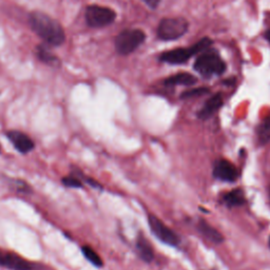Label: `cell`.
I'll return each mask as SVG.
<instances>
[{"label": "cell", "mask_w": 270, "mask_h": 270, "mask_svg": "<svg viewBox=\"0 0 270 270\" xmlns=\"http://www.w3.org/2000/svg\"><path fill=\"white\" fill-rule=\"evenodd\" d=\"M29 24L37 36L47 44L58 46L66 40L65 31H63L61 24L43 12H32L29 15Z\"/></svg>", "instance_id": "cell-1"}, {"label": "cell", "mask_w": 270, "mask_h": 270, "mask_svg": "<svg viewBox=\"0 0 270 270\" xmlns=\"http://www.w3.org/2000/svg\"><path fill=\"white\" fill-rule=\"evenodd\" d=\"M211 44L212 40L206 37L189 47H179V49L165 52L161 55L160 59L161 61L171 63V65H180V63L186 62L190 57L194 56L195 54L208 50Z\"/></svg>", "instance_id": "cell-2"}, {"label": "cell", "mask_w": 270, "mask_h": 270, "mask_svg": "<svg viewBox=\"0 0 270 270\" xmlns=\"http://www.w3.org/2000/svg\"><path fill=\"white\" fill-rule=\"evenodd\" d=\"M194 70L204 77L222 75L226 71V63L216 51L206 50L195 60Z\"/></svg>", "instance_id": "cell-3"}, {"label": "cell", "mask_w": 270, "mask_h": 270, "mask_svg": "<svg viewBox=\"0 0 270 270\" xmlns=\"http://www.w3.org/2000/svg\"><path fill=\"white\" fill-rule=\"evenodd\" d=\"M146 35L138 29L125 30L117 35L115 39V49L121 55H128L134 52L145 41Z\"/></svg>", "instance_id": "cell-4"}, {"label": "cell", "mask_w": 270, "mask_h": 270, "mask_svg": "<svg viewBox=\"0 0 270 270\" xmlns=\"http://www.w3.org/2000/svg\"><path fill=\"white\" fill-rule=\"evenodd\" d=\"M189 23L182 17L165 18L157 28V36L162 40H176L185 35L188 31Z\"/></svg>", "instance_id": "cell-5"}, {"label": "cell", "mask_w": 270, "mask_h": 270, "mask_svg": "<svg viewBox=\"0 0 270 270\" xmlns=\"http://www.w3.org/2000/svg\"><path fill=\"white\" fill-rule=\"evenodd\" d=\"M86 21L92 28H103L112 23L116 18V13L110 8L97 5L89 6L86 9Z\"/></svg>", "instance_id": "cell-6"}, {"label": "cell", "mask_w": 270, "mask_h": 270, "mask_svg": "<svg viewBox=\"0 0 270 270\" xmlns=\"http://www.w3.org/2000/svg\"><path fill=\"white\" fill-rule=\"evenodd\" d=\"M0 267L9 270H39L41 265L23 259L18 253L0 248Z\"/></svg>", "instance_id": "cell-7"}, {"label": "cell", "mask_w": 270, "mask_h": 270, "mask_svg": "<svg viewBox=\"0 0 270 270\" xmlns=\"http://www.w3.org/2000/svg\"><path fill=\"white\" fill-rule=\"evenodd\" d=\"M148 223L152 233L157 237L161 242L169 246H178L181 242L179 235L170 229L163 220H161L156 215L149 214Z\"/></svg>", "instance_id": "cell-8"}, {"label": "cell", "mask_w": 270, "mask_h": 270, "mask_svg": "<svg viewBox=\"0 0 270 270\" xmlns=\"http://www.w3.org/2000/svg\"><path fill=\"white\" fill-rule=\"evenodd\" d=\"M6 136L13 145L14 149L20 154H29L36 147L35 141L27 133L19 130H8L6 131Z\"/></svg>", "instance_id": "cell-9"}, {"label": "cell", "mask_w": 270, "mask_h": 270, "mask_svg": "<svg viewBox=\"0 0 270 270\" xmlns=\"http://www.w3.org/2000/svg\"><path fill=\"white\" fill-rule=\"evenodd\" d=\"M239 170L229 161L220 158L214 163L213 177L216 180L226 183H233L239 179Z\"/></svg>", "instance_id": "cell-10"}, {"label": "cell", "mask_w": 270, "mask_h": 270, "mask_svg": "<svg viewBox=\"0 0 270 270\" xmlns=\"http://www.w3.org/2000/svg\"><path fill=\"white\" fill-rule=\"evenodd\" d=\"M197 227H198V230L200 231V233L205 237V239H207L209 242H211L215 245L222 244L224 242V236L220 234V232L216 228L211 226L207 220H205L203 218L199 219Z\"/></svg>", "instance_id": "cell-11"}, {"label": "cell", "mask_w": 270, "mask_h": 270, "mask_svg": "<svg viewBox=\"0 0 270 270\" xmlns=\"http://www.w3.org/2000/svg\"><path fill=\"white\" fill-rule=\"evenodd\" d=\"M222 105H223V97H222L220 94H215L211 99L206 102L204 107L198 113V116L201 119H207L216 112V111L222 107Z\"/></svg>", "instance_id": "cell-12"}, {"label": "cell", "mask_w": 270, "mask_h": 270, "mask_svg": "<svg viewBox=\"0 0 270 270\" xmlns=\"http://www.w3.org/2000/svg\"><path fill=\"white\" fill-rule=\"evenodd\" d=\"M136 251L139 258L147 263H150L154 259V251L152 245L146 239L144 234L139 233L136 240Z\"/></svg>", "instance_id": "cell-13"}, {"label": "cell", "mask_w": 270, "mask_h": 270, "mask_svg": "<svg viewBox=\"0 0 270 270\" xmlns=\"http://www.w3.org/2000/svg\"><path fill=\"white\" fill-rule=\"evenodd\" d=\"M223 202L229 208L240 207V206L244 205L246 202L245 193L240 188L233 189L231 191H228L223 195Z\"/></svg>", "instance_id": "cell-14"}, {"label": "cell", "mask_w": 270, "mask_h": 270, "mask_svg": "<svg viewBox=\"0 0 270 270\" xmlns=\"http://www.w3.org/2000/svg\"><path fill=\"white\" fill-rule=\"evenodd\" d=\"M198 82L195 76L189 73H179L177 75H173L167 79H165V85L167 86H192Z\"/></svg>", "instance_id": "cell-15"}, {"label": "cell", "mask_w": 270, "mask_h": 270, "mask_svg": "<svg viewBox=\"0 0 270 270\" xmlns=\"http://www.w3.org/2000/svg\"><path fill=\"white\" fill-rule=\"evenodd\" d=\"M8 184L13 191L20 193V194L29 195V194H32L34 192V190H33V188H32V186L24 180L8 179Z\"/></svg>", "instance_id": "cell-16"}, {"label": "cell", "mask_w": 270, "mask_h": 270, "mask_svg": "<svg viewBox=\"0 0 270 270\" xmlns=\"http://www.w3.org/2000/svg\"><path fill=\"white\" fill-rule=\"evenodd\" d=\"M257 134H258V141L261 146H264L270 141V114L266 116L259 125Z\"/></svg>", "instance_id": "cell-17"}, {"label": "cell", "mask_w": 270, "mask_h": 270, "mask_svg": "<svg viewBox=\"0 0 270 270\" xmlns=\"http://www.w3.org/2000/svg\"><path fill=\"white\" fill-rule=\"evenodd\" d=\"M37 56L38 58L44 62L45 65L51 66V67H59L60 66V60L58 57H56L52 52H50L44 46L39 45L37 46Z\"/></svg>", "instance_id": "cell-18"}, {"label": "cell", "mask_w": 270, "mask_h": 270, "mask_svg": "<svg viewBox=\"0 0 270 270\" xmlns=\"http://www.w3.org/2000/svg\"><path fill=\"white\" fill-rule=\"evenodd\" d=\"M82 253L84 258L91 263L94 267H97V268H102L104 266V262L101 258V256L99 253L94 250V248H92L89 245H84L82 246Z\"/></svg>", "instance_id": "cell-19"}, {"label": "cell", "mask_w": 270, "mask_h": 270, "mask_svg": "<svg viewBox=\"0 0 270 270\" xmlns=\"http://www.w3.org/2000/svg\"><path fill=\"white\" fill-rule=\"evenodd\" d=\"M71 173H73L74 176H76L79 180H81V181L84 183V185L87 184V185H89V186H91V187H93V188L103 189V186H102L96 180H94V179L88 177L87 174H85L81 169L77 168L76 166L71 167Z\"/></svg>", "instance_id": "cell-20"}, {"label": "cell", "mask_w": 270, "mask_h": 270, "mask_svg": "<svg viewBox=\"0 0 270 270\" xmlns=\"http://www.w3.org/2000/svg\"><path fill=\"white\" fill-rule=\"evenodd\" d=\"M61 184L65 187L71 188V189H82V188H84V183L71 172H70V174H68V176L63 177L61 179Z\"/></svg>", "instance_id": "cell-21"}, {"label": "cell", "mask_w": 270, "mask_h": 270, "mask_svg": "<svg viewBox=\"0 0 270 270\" xmlns=\"http://www.w3.org/2000/svg\"><path fill=\"white\" fill-rule=\"evenodd\" d=\"M207 92H209V90L207 88H197V89H192V90L184 92L181 97L182 99H190V97H194V96H201V95H204Z\"/></svg>", "instance_id": "cell-22"}, {"label": "cell", "mask_w": 270, "mask_h": 270, "mask_svg": "<svg viewBox=\"0 0 270 270\" xmlns=\"http://www.w3.org/2000/svg\"><path fill=\"white\" fill-rule=\"evenodd\" d=\"M162 0H144V3L151 9H156L158 6H160Z\"/></svg>", "instance_id": "cell-23"}, {"label": "cell", "mask_w": 270, "mask_h": 270, "mask_svg": "<svg viewBox=\"0 0 270 270\" xmlns=\"http://www.w3.org/2000/svg\"><path fill=\"white\" fill-rule=\"evenodd\" d=\"M265 38L269 41V43H270V30H267L266 32H265Z\"/></svg>", "instance_id": "cell-24"}, {"label": "cell", "mask_w": 270, "mask_h": 270, "mask_svg": "<svg viewBox=\"0 0 270 270\" xmlns=\"http://www.w3.org/2000/svg\"><path fill=\"white\" fill-rule=\"evenodd\" d=\"M0 153H2V145H0Z\"/></svg>", "instance_id": "cell-25"}, {"label": "cell", "mask_w": 270, "mask_h": 270, "mask_svg": "<svg viewBox=\"0 0 270 270\" xmlns=\"http://www.w3.org/2000/svg\"><path fill=\"white\" fill-rule=\"evenodd\" d=\"M269 199H270V188H269Z\"/></svg>", "instance_id": "cell-26"}, {"label": "cell", "mask_w": 270, "mask_h": 270, "mask_svg": "<svg viewBox=\"0 0 270 270\" xmlns=\"http://www.w3.org/2000/svg\"><path fill=\"white\" fill-rule=\"evenodd\" d=\"M269 246H270V237H269Z\"/></svg>", "instance_id": "cell-27"}]
</instances>
